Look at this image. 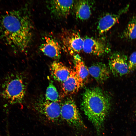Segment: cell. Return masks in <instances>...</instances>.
Wrapping results in <instances>:
<instances>
[{
    "instance_id": "1",
    "label": "cell",
    "mask_w": 136,
    "mask_h": 136,
    "mask_svg": "<svg viewBox=\"0 0 136 136\" xmlns=\"http://www.w3.org/2000/svg\"><path fill=\"white\" fill-rule=\"evenodd\" d=\"M0 29L5 41L15 50L23 52L30 45L34 28L27 7L11 11L2 16Z\"/></svg>"
},
{
    "instance_id": "2",
    "label": "cell",
    "mask_w": 136,
    "mask_h": 136,
    "mask_svg": "<svg viewBox=\"0 0 136 136\" xmlns=\"http://www.w3.org/2000/svg\"><path fill=\"white\" fill-rule=\"evenodd\" d=\"M110 97L99 87L86 89L82 95L81 107L85 114L99 132L111 106Z\"/></svg>"
},
{
    "instance_id": "3",
    "label": "cell",
    "mask_w": 136,
    "mask_h": 136,
    "mask_svg": "<svg viewBox=\"0 0 136 136\" xmlns=\"http://www.w3.org/2000/svg\"><path fill=\"white\" fill-rule=\"evenodd\" d=\"M26 86L23 77L17 73L7 76L1 87V96L9 103L15 104L21 102L25 96Z\"/></svg>"
},
{
    "instance_id": "4",
    "label": "cell",
    "mask_w": 136,
    "mask_h": 136,
    "mask_svg": "<svg viewBox=\"0 0 136 136\" xmlns=\"http://www.w3.org/2000/svg\"><path fill=\"white\" fill-rule=\"evenodd\" d=\"M61 119L77 129L85 128L77 106L71 98H68L61 104Z\"/></svg>"
},
{
    "instance_id": "5",
    "label": "cell",
    "mask_w": 136,
    "mask_h": 136,
    "mask_svg": "<svg viewBox=\"0 0 136 136\" xmlns=\"http://www.w3.org/2000/svg\"><path fill=\"white\" fill-rule=\"evenodd\" d=\"M33 107L39 115L52 123H57L61 119L60 102L49 101L45 99L37 102Z\"/></svg>"
},
{
    "instance_id": "6",
    "label": "cell",
    "mask_w": 136,
    "mask_h": 136,
    "mask_svg": "<svg viewBox=\"0 0 136 136\" xmlns=\"http://www.w3.org/2000/svg\"><path fill=\"white\" fill-rule=\"evenodd\" d=\"M60 38L62 48L70 54L79 53L83 50L84 39L77 32L63 30L60 34Z\"/></svg>"
},
{
    "instance_id": "7",
    "label": "cell",
    "mask_w": 136,
    "mask_h": 136,
    "mask_svg": "<svg viewBox=\"0 0 136 136\" xmlns=\"http://www.w3.org/2000/svg\"><path fill=\"white\" fill-rule=\"evenodd\" d=\"M109 66L110 71L115 76L121 77L129 73L127 57L121 52H116L111 55Z\"/></svg>"
},
{
    "instance_id": "8",
    "label": "cell",
    "mask_w": 136,
    "mask_h": 136,
    "mask_svg": "<svg viewBox=\"0 0 136 136\" xmlns=\"http://www.w3.org/2000/svg\"><path fill=\"white\" fill-rule=\"evenodd\" d=\"M46 3L51 14L59 19L67 17L74 4L73 0H51Z\"/></svg>"
},
{
    "instance_id": "9",
    "label": "cell",
    "mask_w": 136,
    "mask_h": 136,
    "mask_svg": "<svg viewBox=\"0 0 136 136\" xmlns=\"http://www.w3.org/2000/svg\"><path fill=\"white\" fill-rule=\"evenodd\" d=\"M39 48L45 55L52 59L57 60L60 57L61 46L57 39L51 36H45Z\"/></svg>"
},
{
    "instance_id": "10",
    "label": "cell",
    "mask_w": 136,
    "mask_h": 136,
    "mask_svg": "<svg viewBox=\"0 0 136 136\" xmlns=\"http://www.w3.org/2000/svg\"><path fill=\"white\" fill-rule=\"evenodd\" d=\"M129 5L128 4L116 13H107L99 19L97 29L99 34L105 33L118 22L120 17L128 11Z\"/></svg>"
},
{
    "instance_id": "11",
    "label": "cell",
    "mask_w": 136,
    "mask_h": 136,
    "mask_svg": "<svg viewBox=\"0 0 136 136\" xmlns=\"http://www.w3.org/2000/svg\"><path fill=\"white\" fill-rule=\"evenodd\" d=\"M83 50L87 53L98 56L104 54L109 50L105 43L100 40L90 37L84 39Z\"/></svg>"
},
{
    "instance_id": "12",
    "label": "cell",
    "mask_w": 136,
    "mask_h": 136,
    "mask_svg": "<svg viewBox=\"0 0 136 136\" xmlns=\"http://www.w3.org/2000/svg\"><path fill=\"white\" fill-rule=\"evenodd\" d=\"M84 82L77 74L74 70H71L67 78L62 83V89L63 94L68 95L78 92L83 85Z\"/></svg>"
},
{
    "instance_id": "13",
    "label": "cell",
    "mask_w": 136,
    "mask_h": 136,
    "mask_svg": "<svg viewBox=\"0 0 136 136\" xmlns=\"http://www.w3.org/2000/svg\"><path fill=\"white\" fill-rule=\"evenodd\" d=\"M89 73L99 83H103L109 78L110 71L109 67L102 62L92 64L88 69Z\"/></svg>"
},
{
    "instance_id": "14",
    "label": "cell",
    "mask_w": 136,
    "mask_h": 136,
    "mask_svg": "<svg viewBox=\"0 0 136 136\" xmlns=\"http://www.w3.org/2000/svg\"><path fill=\"white\" fill-rule=\"evenodd\" d=\"M71 70L62 63L57 61L52 63L50 67L52 77L55 80L61 83L68 77Z\"/></svg>"
},
{
    "instance_id": "15",
    "label": "cell",
    "mask_w": 136,
    "mask_h": 136,
    "mask_svg": "<svg viewBox=\"0 0 136 136\" xmlns=\"http://www.w3.org/2000/svg\"><path fill=\"white\" fill-rule=\"evenodd\" d=\"M74 6L76 16L78 19L85 20L90 17L91 14V7L88 1H77Z\"/></svg>"
},
{
    "instance_id": "16",
    "label": "cell",
    "mask_w": 136,
    "mask_h": 136,
    "mask_svg": "<svg viewBox=\"0 0 136 136\" xmlns=\"http://www.w3.org/2000/svg\"><path fill=\"white\" fill-rule=\"evenodd\" d=\"M120 37L125 40L130 41L136 39V16H133L130 18Z\"/></svg>"
},
{
    "instance_id": "17",
    "label": "cell",
    "mask_w": 136,
    "mask_h": 136,
    "mask_svg": "<svg viewBox=\"0 0 136 136\" xmlns=\"http://www.w3.org/2000/svg\"><path fill=\"white\" fill-rule=\"evenodd\" d=\"M74 70L79 78L84 82L89 74L88 69L79 55L77 54L74 55Z\"/></svg>"
},
{
    "instance_id": "18",
    "label": "cell",
    "mask_w": 136,
    "mask_h": 136,
    "mask_svg": "<svg viewBox=\"0 0 136 136\" xmlns=\"http://www.w3.org/2000/svg\"><path fill=\"white\" fill-rule=\"evenodd\" d=\"M45 99L48 101L60 102V97L57 89L52 81H49L45 94Z\"/></svg>"
},
{
    "instance_id": "19",
    "label": "cell",
    "mask_w": 136,
    "mask_h": 136,
    "mask_svg": "<svg viewBox=\"0 0 136 136\" xmlns=\"http://www.w3.org/2000/svg\"><path fill=\"white\" fill-rule=\"evenodd\" d=\"M129 73L133 72L136 69V51L133 52L128 60Z\"/></svg>"
}]
</instances>
